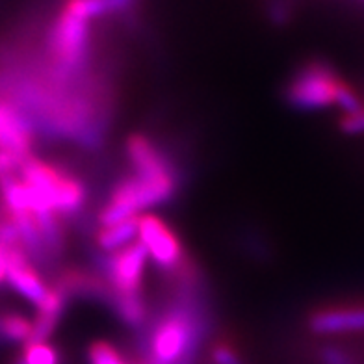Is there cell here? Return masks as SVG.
Returning a JSON list of instances; mask_svg holds the SVG:
<instances>
[{"label": "cell", "instance_id": "6da1fadb", "mask_svg": "<svg viewBox=\"0 0 364 364\" xmlns=\"http://www.w3.org/2000/svg\"><path fill=\"white\" fill-rule=\"evenodd\" d=\"M173 292L139 336L141 364H197L212 331V312L199 269L173 279Z\"/></svg>", "mask_w": 364, "mask_h": 364}, {"label": "cell", "instance_id": "7a4b0ae2", "mask_svg": "<svg viewBox=\"0 0 364 364\" xmlns=\"http://www.w3.org/2000/svg\"><path fill=\"white\" fill-rule=\"evenodd\" d=\"M181 173L144 175L132 171L112 186L105 205L97 214L99 225H114L136 218L141 210L171 201L181 186Z\"/></svg>", "mask_w": 364, "mask_h": 364}, {"label": "cell", "instance_id": "3957f363", "mask_svg": "<svg viewBox=\"0 0 364 364\" xmlns=\"http://www.w3.org/2000/svg\"><path fill=\"white\" fill-rule=\"evenodd\" d=\"M287 102L297 110H320L336 105L344 114L363 108L357 91L331 68L329 63L312 60L297 69L284 90Z\"/></svg>", "mask_w": 364, "mask_h": 364}, {"label": "cell", "instance_id": "277c9868", "mask_svg": "<svg viewBox=\"0 0 364 364\" xmlns=\"http://www.w3.org/2000/svg\"><path fill=\"white\" fill-rule=\"evenodd\" d=\"M19 175L30 188H34L58 218H75L84 210L87 190L75 173L30 154L21 164Z\"/></svg>", "mask_w": 364, "mask_h": 364}, {"label": "cell", "instance_id": "5b68a950", "mask_svg": "<svg viewBox=\"0 0 364 364\" xmlns=\"http://www.w3.org/2000/svg\"><path fill=\"white\" fill-rule=\"evenodd\" d=\"M149 253L141 242L127 245L114 253H105L97 259V272L110 287L114 299L144 296V277ZM114 303V301H112Z\"/></svg>", "mask_w": 364, "mask_h": 364}, {"label": "cell", "instance_id": "8992f818", "mask_svg": "<svg viewBox=\"0 0 364 364\" xmlns=\"http://www.w3.org/2000/svg\"><path fill=\"white\" fill-rule=\"evenodd\" d=\"M138 236L154 264L166 275L173 277L193 260L186 255L181 238L171 227L159 216L145 214L138 218Z\"/></svg>", "mask_w": 364, "mask_h": 364}, {"label": "cell", "instance_id": "52a82bcc", "mask_svg": "<svg viewBox=\"0 0 364 364\" xmlns=\"http://www.w3.org/2000/svg\"><path fill=\"white\" fill-rule=\"evenodd\" d=\"M36 144V130L11 102L0 97V151L28 159Z\"/></svg>", "mask_w": 364, "mask_h": 364}, {"label": "cell", "instance_id": "ba28073f", "mask_svg": "<svg viewBox=\"0 0 364 364\" xmlns=\"http://www.w3.org/2000/svg\"><path fill=\"white\" fill-rule=\"evenodd\" d=\"M6 283L10 284L15 292L24 297L26 301L34 303L36 307L43 301L48 292V287L45 284V279L39 273L38 266L30 260L28 255L24 253V250H21V247H14L8 253Z\"/></svg>", "mask_w": 364, "mask_h": 364}, {"label": "cell", "instance_id": "9c48e42d", "mask_svg": "<svg viewBox=\"0 0 364 364\" xmlns=\"http://www.w3.org/2000/svg\"><path fill=\"white\" fill-rule=\"evenodd\" d=\"M127 160L132 166V171L144 175H156V173H181L177 164L156 141L149 136L136 132L130 134L125 141Z\"/></svg>", "mask_w": 364, "mask_h": 364}, {"label": "cell", "instance_id": "30bf717a", "mask_svg": "<svg viewBox=\"0 0 364 364\" xmlns=\"http://www.w3.org/2000/svg\"><path fill=\"white\" fill-rule=\"evenodd\" d=\"M309 327L314 335H342V333H363L364 305L318 309L309 318Z\"/></svg>", "mask_w": 364, "mask_h": 364}, {"label": "cell", "instance_id": "8fae6325", "mask_svg": "<svg viewBox=\"0 0 364 364\" xmlns=\"http://www.w3.org/2000/svg\"><path fill=\"white\" fill-rule=\"evenodd\" d=\"M138 218L139 216L119 221V223H114V225L101 227L95 235L97 245L105 253H114V251L134 244V238L138 236Z\"/></svg>", "mask_w": 364, "mask_h": 364}, {"label": "cell", "instance_id": "7c38bea8", "mask_svg": "<svg viewBox=\"0 0 364 364\" xmlns=\"http://www.w3.org/2000/svg\"><path fill=\"white\" fill-rule=\"evenodd\" d=\"M32 329H34V323L21 316L19 312H0V341L28 344L32 338Z\"/></svg>", "mask_w": 364, "mask_h": 364}, {"label": "cell", "instance_id": "4fadbf2b", "mask_svg": "<svg viewBox=\"0 0 364 364\" xmlns=\"http://www.w3.org/2000/svg\"><path fill=\"white\" fill-rule=\"evenodd\" d=\"M87 360H90V364H132L123 357V353L115 346L105 341L93 342L90 346Z\"/></svg>", "mask_w": 364, "mask_h": 364}, {"label": "cell", "instance_id": "5bb4252c", "mask_svg": "<svg viewBox=\"0 0 364 364\" xmlns=\"http://www.w3.org/2000/svg\"><path fill=\"white\" fill-rule=\"evenodd\" d=\"M21 359L24 360V364H60V355H58L56 348L48 342L26 344Z\"/></svg>", "mask_w": 364, "mask_h": 364}, {"label": "cell", "instance_id": "9a60e30c", "mask_svg": "<svg viewBox=\"0 0 364 364\" xmlns=\"http://www.w3.org/2000/svg\"><path fill=\"white\" fill-rule=\"evenodd\" d=\"M210 364H244V360L232 342L227 338H220L212 344Z\"/></svg>", "mask_w": 364, "mask_h": 364}, {"label": "cell", "instance_id": "2e32d148", "mask_svg": "<svg viewBox=\"0 0 364 364\" xmlns=\"http://www.w3.org/2000/svg\"><path fill=\"white\" fill-rule=\"evenodd\" d=\"M14 247H8L6 244L0 242V287L6 283V275H8V253Z\"/></svg>", "mask_w": 364, "mask_h": 364}]
</instances>
